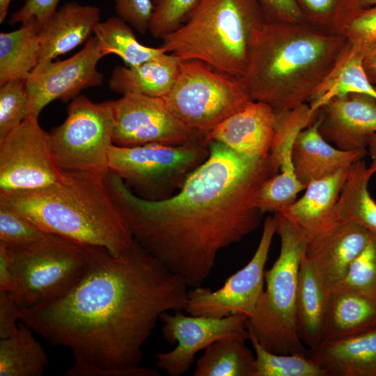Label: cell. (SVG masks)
Here are the masks:
<instances>
[{
    "mask_svg": "<svg viewBox=\"0 0 376 376\" xmlns=\"http://www.w3.org/2000/svg\"><path fill=\"white\" fill-rule=\"evenodd\" d=\"M84 271L65 294L22 309L19 321L70 350L67 376H159L142 367L143 346L162 313L185 310L188 284L134 239L115 255L84 246Z\"/></svg>",
    "mask_w": 376,
    "mask_h": 376,
    "instance_id": "6da1fadb",
    "label": "cell"
},
{
    "mask_svg": "<svg viewBox=\"0 0 376 376\" xmlns=\"http://www.w3.org/2000/svg\"><path fill=\"white\" fill-rule=\"evenodd\" d=\"M210 155L170 197L148 201L109 171L107 187L133 238L189 287L208 278L219 252L260 224L265 182L279 173L269 156L239 153L209 141Z\"/></svg>",
    "mask_w": 376,
    "mask_h": 376,
    "instance_id": "7a4b0ae2",
    "label": "cell"
},
{
    "mask_svg": "<svg viewBox=\"0 0 376 376\" xmlns=\"http://www.w3.org/2000/svg\"><path fill=\"white\" fill-rule=\"evenodd\" d=\"M347 42L306 22H266L253 38L240 83L250 100L276 111L308 104Z\"/></svg>",
    "mask_w": 376,
    "mask_h": 376,
    "instance_id": "3957f363",
    "label": "cell"
},
{
    "mask_svg": "<svg viewBox=\"0 0 376 376\" xmlns=\"http://www.w3.org/2000/svg\"><path fill=\"white\" fill-rule=\"evenodd\" d=\"M0 205L45 232L82 246H101L118 255L134 242L104 178L65 171L56 182L38 189L0 193Z\"/></svg>",
    "mask_w": 376,
    "mask_h": 376,
    "instance_id": "277c9868",
    "label": "cell"
},
{
    "mask_svg": "<svg viewBox=\"0 0 376 376\" xmlns=\"http://www.w3.org/2000/svg\"><path fill=\"white\" fill-rule=\"evenodd\" d=\"M265 22L258 0H200L161 47L181 61L198 60L240 79L253 38Z\"/></svg>",
    "mask_w": 376,
    "mask_h": 376,
    "instance_id": "5b68a950",
    "label": "cell"
},
{
    "mask_svg": "<svg viewBox=\"0 0 376 376\" xmlns=\"http://www.w3.org/2000/svg\"><path fill=\"white\" fill-rule=\"evenodd\" d=\"M281 242L279 257L265 272V288L247 329L267 350L276 354H307L296 327L295 309L300 263L308 237L281 213L273 214Z\"/></svg>",
    "mask_w": 376,
    "mask_h": 376,
    "instance_id": "8992f818",
    "label": "cell"
},
{
    "mask_svg": "<svg viewBox=\"0 0 376 376\" xmlns=\"http://www.w3.org/2000/svg\"><path fill=\"white\" fill-rule=\"evenodd\" d=\"M210 155L208 141L183 145L148 143L112 145L109 170L119 176L138 196L160 201L177 192L189 175Z\"/></svg>",
    "mask_w": 376,
    "mask_h": 376,
    "instance_id": "52a82bcc",
    "label": "cell"
},
{
    "mask_svg": "<svg viewBox=\"0 0 376 376\" xmlns=\"http://www.w3.org/2000/svg\"><path fill=\"white\" fill-rule=\"evenodd\" d=\"M8 249L17 283L15 293L23 308L65 294L86 266L84 246L53 234L27 246Z\"/></svg>",
    "mask_w": 376,
    "mask_h": 376,
    "instance_id": "ba28073f",
    "label": "cell"
},
{
    "mask_svg": "<svg viewBox=\"0 0 376 376\" xmlns=\"http://www.w3.org/2000/svg\"><path fill=\"white\" fill-rule=\"evenodd\" d=\"M163 98L182 122L205 136L251 101L239 79L195 59L182 61L176 80Z\"/></svg>",
    "mask_w": 376,
    "mask_h": 376,
    "instance_id": "9c48e42d",
    "label": "cell"
},
{
    "mask_svg": "<svg viewBox=\"0 0 376 376\" xmlns=\"http://www.w3.org/2000/svg\"><path fill=\"white\" fill-rule=\"evenodd\" d=\"M114 118L109 101L97 103L78 95L67 107L62 124L49 132L59 166L105 178L113 145Z\"/></svg>",
    "mask_w": 376,
    "mask_h": 376,
    "instance_id": "30bf717a",
    "label": "cell"
},
{
    "mask_svg": "<svg viewBox=\"0 0 376 376\" xmlns=\"http://www.w3.org/2000/svg\"><path fill=\"white\" fill-rule=\"evenodd\" d=\"M63 172L38 118L27 116L0 140V193L43 188L58 181Z\"/></svg>",
    "mask_w": 376,
    "mask_h": 376,
    "instance_id": "8fae6325",
    "label": "cell"
},
{
    "mask_svg": "<svg viewBox=\"0 0 376 376\" xmlns=\"http://www.w3.org/2000/svg\"><path fill=\"white\" fill-rule=\"evenodd\" d=\"M114 127L113 144L132 147L148 143L183 145L207 141L205 135L182 122L163 97L123 95L109 100Z\"/></svg>",
    "mask_w": 376,
    "mask_h": 376,
    "instance_id": "7c38bea8",
    "label": "cell"
},
{
    "mask_svg": "<svg viewBox=\"0 0 376 376\" xmlns=\"http://www.w3.org/2000/svg\"><path fill=\"white\" fill-rule=\"evenodd\" d=\"M276 233L274 215L266 218L258 247L249 263L214 291L201 285L188 290L185 311L189 315L223 318L251 316L264 290L265 267Z\"/></svg>",
    "mask_w": 376,
    "mask_h": 376,
    "instance_id": "4fadbf2b",
    "label": "cell"
},
{
    "mask_svg": "<svg viewBox=\"0 0 376 376\" xmlns=\"http://www.w3.org/2000/svg\"><path fill=\"white\" fill-rule=\"evenodd\" d=\"M163 323L164 340L175 348L156 354V365L169 376H180L187 372L196 354L212 343L228 337L249 338L248 317L235 313L223 318L185 315L182 311L173 314L164 312L159 317Z\"/></svg>",
    "mask_w": 376,
    "mask_h": 376,
    "instance_id": "5bb4252c",
    "label": "cell"
},
{
    "mask_svg": "<svg viewBox=\"0 0 376 376\" xmlns=\"http://www.w3.org/2000/svg\"><path fill=\"white\" fill-rule=\"evenodd\" d=\"M104 55L94 36L70 58L38 63L26 78L29 97L28 116L38 118L52 101L72 100L84 89L100 86L104 76L97 64Z\"/></svg>",
    "mask_w": 376,
    "mask_h": 376,
    "instance_id": "9a60e30c",
    "label": "cell"
},
{
    "mask_svg": "<svg viewBox=\"0 0 376 376\" xmlns=\"http://www.w3.org/2000/svg\"><path fill=\"white\" fill-rule=\"evenodd\" d=\"M322 137L343 150H366L376 133V100L362 93L336 97L317 110Z\"/></svg>",
    "mask_w": 376,
    "mask_h": 376,
    "instance_id": "2e32d148",
    "label": "cell"
},
{
    "mask_svg": "<svg viewBox=\"0 0 376 376\" xmlns=\"http://www.w3.org/2000/svg\"><path fill=\"white\" fill-rule=\"evenodd\" d=\"M274 110L262 102L250 101L207 132L214 141L242 154L266 157L274 133Z\"/></svg>",
    "mask_w": 376,
    "mask_h": 376,
    "instance_id": "e0dca14e",
    "label": "cell"
},
{
    "mask_svg": "<svg viewBox=\"0 0 376 376\" xmlns=\"http://www.w3.org/2000/svg\"><path fill=\"white\" fill-rule=\"evenodd\" d=\"M371 232L354 223H344L308 240L304 256L331 288L340 282L368 242Z\"/></svg>",
    "mask_w": 376,
    "mask_h": 376,
    "instance_id": "ac0fdd59",
    "label": "cell"
},
{
    "mask_svg": "<svg viewBox=\"0 0 376 376\" xmlns=\"http://www.w3.org/2000/svg\"><path fill=\"white\" fill-rule=\"evenodd\" d=\"M100 19L96 6L69 1L58 8L38 30V63L53 61L87 42Z\"/></svg>",
    "mask_w": 376,
    "mask_h": 376,
    "instance_id": "d6986e66",
    "label": "cell"
},
{
    "mask_svg": "<svg viewBox=\"0 0 376 376\" xmlns=\"http://www.w3.org/2000/svg\"><path fill=\"white\" fill-rule=\"evenodd\" d=\"M349 169H341L311 182L306 186L304 194L281 213L300 227L308 240L342 224L337 216L336 203Z\"/></svg>",
    "mask_w": 376,
    "mask_h": 376,
    "instance_id": "ffe728a7",
    "label": "cell"
},
{
    "mask_svg": "<svg viewBox=\"0 0 376 376\" xmlns=\"http://www.w3.org/2000/svg\"><path fill=\"white\" fill-rule=\"evenodd\" d=\"M366 154V150H343L332 146L320 133L315 117L297 136L292 157L295 175L306 187L312 182L350 168Z\"/></svg>",
    "mask_w": 376,
    "mask_h": 376,
    "instance_id": "44dd1931",
    "label": "cell"
},
{
    "mask_svg": "<svg viewBox=\"0 0 376 376\" xmlns=\"http://www.w3.org/2000/svg\"><path fill=\"white\" fill-rule=\"evenodd\" d=\"M306 355L328 376H376V329L321 343Z\"/></svg>",
    "mask_w": 376,
    "mask_h": 376,
    "instance_id": "7402d4cb",
    "label": "cell"
},
{
    "mask_svg": "<svg viewBox=\"0 0 376 376\" xmlns=\"http://www.w3.org/2000/svg\"><path fill=\"white\" fill-rule=\"evenodd\" d=\"M182 61L164 52L134 66H116L109 79V89L123 95L164 97L173 87Z\"/></svg>",
    "mask_w": 376,
    "mask_h": 376,
    "instance_id": "603a6c76",
    "label": "cell"
},
{
    "mask_svg": "<svg viewBox=\"0 0 376 376\" xmlns=\"http://www.w3.org/2000/svg\"><path fill=\"white\" fill-rule=\"evenodd\" d=\"M331 288L303 256L298 273L295 319L298 336L309 349L322 342Z\"/></svg>",
    "mask_w": 376,
    "mask_h": 376,
    "instance_id": "cb8c5ba5",
    "label": "cell"
},
{
    "mask_svg": "<svg viewBox=\"0 0 376 376\" xmlns=\"http://www.w3.org/2000/svg\"><path fill=\"white\" fill-rule=\"evenodd\" d=\"M376 329V300L331 289L322 342L337 340Z\"/></svg>",
    "mask_w": 376,
    "mask_h": 376,
    "instance_id": "d4e9b609",
    "label": "cell"
},
{
    "mask_svg": "<svg viewBox=\"0 0 376 376\" xmlns=\"http://www.w3.org/2000/svg\"><path fill=\"white\" fill-rule=\"evenodd\" d=\"M363 47L347 40L335 65L308 103L313 111L336 97L362 93L376 100V89L363 66Z\"/></svg>",
    "mask_w": 376,
    "mask_h": 376,
    "instance_id": "484cf974",
    "label": "cell"
},
{
    "mask_svg": "<svg viewBox=\"0 0 376 376\" xmlns=\"http://www.w3.org/2000/svg\"><path fill=\"white\" fill-rule=\"evenodd\" d=\"M38 27L34 19L0 33V85L24 79L38 64Z\"/></svg>",
    "mask_w": 376,
    "mask_h": 376,
    "instance_id": "4316f807",
    "label": "cell"
},
{
    "mask_svg": "<svg viewBox=\"0 0 376 376\" xmlns=\"http://www.w3.org/2000/svg\"><path fill=\"white\" fill-rule=\"evenodd\" d=\"M373 175L363 159L351 165L336 203V213L340 223H354L376 234V202L368 188Z\"/></svg>",
    "mask_w": 376,
    "mask_h": 376,
    "instance_id": "83f0119b",
    "label": "cell"
},
{
    "mask_svg": "<svg viewBox=\"0 0 376 376\" xmlns=\"http://www.w3.org/2000/svg\"><path fill=\"white\" fill-rule=\"evenodd\" d=\"M22 322L8 337L0 338V376H41L48 366V357Z\"/></svg>",
    "mask_w": 376,
    "mask_h": 376,
    "instance_id": "f1b7e54d",
    "label": "cell"
},
{
    "mask_svg": "<svg viewBox=\"0 0 376 376\" xmlns=\"http://www.w3.org/2000/svg\"><path fill=\"white\" fill-rule=\"evenodd\" d=\"M242 337L212 343L197 361L194 376H255L256 356Z\"/></svg>",
    "mask_w": 376,
    "mask_h": 376,
    "instance_id": "f546056e",
    "label": "cell"
},
{
    "mask_svg": "<svg viewBox=\"0 0 376 376\" xmlns=\"http://www.w3.org/2000/svg\"><path fill=\"white\" fill-rule=\"evenodd\" d=\"M93 36L104 56L117 55L128 66L139 65L166 52L161 46L152 47L141 44L133 28L118 16L100 22Z\"/></svg>",
    "mask_w": 376,
    "mask_h": 376,
    "instance_id": "4dcf8cb0",
    "label": "cell"
},
{
    "mask_svg": "<svg viewBox=\"0 0 376 376\" xmlns=\"http://www.w3.org/2000/svg\"><path fill=\"white\" fill-rule=\"evenodd\" d=\"M274 112V133L268 156L279 172L281 168L293 164L292 147L297 136L315 120L317 111L304 104L293 109Z\"/></svg>",
    "mask_w": 376,
    "mask_h": 376,
    "instance_id": "1f68e13d",
    "label": "cell"
},
{
    "mask_svg": "<svg viewBox=\"0 0 376 376\" xmlns=\"http://www.w3.org/2000/svg\"><path fill=\"white\" fill-rule=\"evenodd\" d=\"M304 22L326 33L343 35L362 10L357 0H296Z\"/></svg>",
    "mask_w": 376,
    "mask_h": 376,
    "instance_id": "d6a6232c",
    "label": "cell"
},
{
    "mask_svg": "<svg viewBox=\"0 0 376 376\" xmlns=\"http://www.w3.org/2000/svg\"><path fill=\"white\" fill-rule=\"evenodd\" d=\"M255 352V376H328L327 371L306 354H276L267 350L249 331Z\"/></svg>",
    "mask_w": 376,
    "mask_h": 376,
    "instance_id": "836d02e7",
    "label": "cell"
},
{
    "mask_svg": "<svg viewBox=\"0 0 376 376\" xmlns=\"http://www.w3.org/2000/svg\"><path fill=\"white\" fill-rule=\"evenodd\" d=\"M331 289L349 291L376 300V234L371 233L343 279Z\"/></svg>",
    "mask_w": 376,
    "mask_h": 376,
    "instance_id": "e575fe53",
    "label": "cell"
},
{
    "mask_svg": "<svg viewBox=\"0 0 376 376\" xmlns=\"http://www.w3.org/2000/svg\"><path fill=\"white\" fill-rule=\"evenodd\" d=\"M306 187L297 179L295 170L279 171L268 179L262 187L258 205L265 214L281 213L297 199V194Z\"/></svg>",
    "mask_w": 376,
    "mask_h": 376,
    "instance_id": "d590c367",
    "label": "cell"
},
{
    "mask_svg": "<svg viewBox=\"0 0 376 376\" xmlns=\"http://www.w3.org/2000/svg\"><path fill=\"white\" fill-rule=\"evenodd\" d=\"M29 97L26 79L0 85V140L28 116Z\"/></svg>",
    "mask_w": 376,
    "mask_h": 376,
    "instance_id": "8d00e7d4",
    "label": "cell"
},
{
    "mask_svg": "<svg viewBox=\"0 0 376 376\" xmlns=\"http://www.w3.org/2000/svg\"><path fill=\"white\" fill-rule=\"evenodd\" d=\"M200 0H153L148 31L162 39L177 30L189 18Z\"/></svg>",
    "mask_w": 376,
    "mask_h": 376,
    "instance_id": "74e56055",
    "label": "cell"
},
{
    "mask_svg": "<svg viewBox=\"0 0 376 376\" xmlns=\"http://www.w3.org/2000/svg\"><path fill=\"white\" fill-rule=\"evenodd\" d=\"M49 234L29 219L0 205V244L18 248L38 242Z\"/></svg>",
    "mask_w": 376,
    "mask_h": 376,
    "instance_id": "f35d334b",
    "label": "cell"
},
{
    "mask_svg": "<svg viewBox=\"0 0 376 376\" xmlns=\"http://www.w3.org/2000/svg\"><path fill=\"white\" fill-rule=\"evenodd\" d=\"M117 15L141 34L149 29L153 3L152 0H113Z\"/></svg>",
    "mask_w": 376,
    "mask_h": 376,
    "instance_id": "ab89813d",
    "label": "cell"
},
{
    "mask_svg": "<svg viewBox=\"0 0 376 376\" xmlns=\"http://www.w3.org/2000/svg\"><path fill=\"white\" fill-rule=\"evenodd\" d=\"M343 36L363 47L376 42V5L362 9L346 26Z\"/></svg>",
    "mask_w": 376,
    "mask_h": 376,
    "instance_id": "60d3db41",
    "label": "cell"
},
{
    "mask_svg": "<svg viewBox=\"0 0 376 376\" xmlns=\"http://www.w3.org/2000/svg\"><path fill=\"white\" fill-rule=\"evenodd\" d=\"M60 0H24L22 7L14 12L8 23L13 25L34 19L38 29L58 8Z\"/></svg>",
    "mask_w": 376,
    "mask_h": 376,
    "instance_id": "b9f144b4",
    "label": "cell"
},
{
    "mask_svg": "<svg viewBox=\"0 0 376 376\" xmlns=\"http://www.w3.org/2000/svg\"><path fill=\"white\" fill-rule=\"evenodd\" d=\"M266 22H304L296 0H258Z\"/></svg>",
    "mask_w": 376,
    "mask_h": 376,
    "instance_id": "7bdbcfd3",
    "label": "cell"
},
{
    "mask_svg": "<svg viewBox=\"0 0 376 376\" xmlns=\"http://www.w3.org/2000/svg\"><path fill=\"white\" fill-rule=\"evenodd\" d=\"M22 309L15 292L0 291V338L15 330Z\"/></svg>",
    "mask_w": 376,
    "mask_h": 376,
    "instance_id": "ee69618b",
    "label": "cell"
},
{
    "mask_svg": "<svg viewBox=\"0 0 376 376\" xmlns=\"http://www.w3.org/2000/svg\"><path fill=\"white\" fill-rule=\"evenodd\" d=\"M17 283L15 276L10 250L0 244V291L16 292Z\"/></svg>",
    "mask_w": 376,
    "mask_h": 376,
    "instance_id": "f6af8a7d",
    "label": "cell"
},
{
    "mask_svg": "<svg viewBox=\"0 0 376 376\" xmlns=\"http://www.w3.org/2000/svg\"><path fill=\"white\" fill-rule=\"evenodd\" d=\"M364 48L363 66L369 81L376 84V42Z\"/></svg>",
    "mask_w": 376,
    "mask_h": 376,
    "instance_id": "bcb514c9",
    "label": "cell"
},
{
    "mask_svg": "<svg viewBox=\"0 0 376 376\" xmlns=\"http://www.w3.org/2000/svg\"><path fill=\"white\" fill-rule=\"evenodd\" d=\"M367 152L371 158L369 168L374 174H376V133L370 135L367 141Z\"/></svg>",
    "mask_w": 376,
    "mask_h": 376,
    "instance_id": "7dc6e473",
    "label": "cell"
},
{
    "mask_svg": "<svg viewBox=\"0 0 376 376\" xmlns=\"http://www.w3.org/2000/svg\"><path fill=\"white\" fill-rule=\"evenodd\" d=\"M362 9L368 8L376 5V0H357Z\"/></svg>",
    "mask_w": 376,
    "mask_h": 376,
    "instance_id": "c3c4849f",
    "label": "cell"
}]
</instances>
